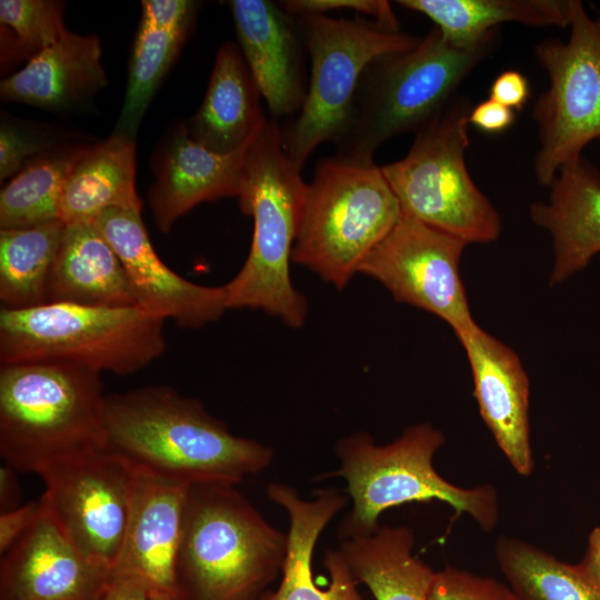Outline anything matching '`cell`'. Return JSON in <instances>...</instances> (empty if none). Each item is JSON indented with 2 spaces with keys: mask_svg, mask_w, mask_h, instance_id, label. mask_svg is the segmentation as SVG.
Instances as JSON below:
<instances>
[{
  "mask_svg": "<svg viewBox=\"0 0 600 600\" xmlns=\"http://www.w3.org/2000/svg\"><path fill=\"white\" fill-rule=\"evenodd\" d=\"M251 142L222 154L191 139L184 123L174 127L158 151L156 180L149 191L157 228L167 233L196 206L226 197L238 198Z\"/></svg>",
  "mask_w": 600,
  "mask_h": 600,
  "instance_id": "obj_20",
  "label": "cell"
},
{
  "mask_svg": "<svg viewBox=\"0 0 600 600\" xmlns=\"http://www.w3.org/2000/svg\"><path fill=\"white\" fill-rule=\"evenodd\" d=\"M498 36L499 28L472 47L457 48L433 27L413 48L373 60L360 78L336 154L373 161L374 151L387 140L416 133L493 51Z\"/></svg>",
  "mask_w": 600,
  "mask_h": 600,
  "instance_id": "obj_6",
  "label": "cell"
},
{
  "mask_svg": "<svg viewBox=\"0 0 600 600\" xmlns=\"http://www.w3.org/2000/svg\"><path fill=\"white\" fill-rule=\"evenodd\" d=\"M496 560L519 600H600V583L580 562L560 561L514 537L496 540Z\"/></svg>",
  "mask_w": 600,
  "mask_h": 600,
  "instance_id": "obj_28",
  "label": "cell"
},
{
  "mask_svg": "<svg viewBox=\"0 0 600 600\" xmlns=\"http://www.w3.org/2000/svg\"><path fill=\"white\" fill-rule=\"evenodd\" d=\"M64 222L0 229L1 308L20 310L47 303V284Z\"/></svg>",
  "mask_w": 600,
  "mask_h": 600,
  "instance_id": "obj_29",
  "label": "cell"
},
{
  "mask_svg": "<svg viewBox=\"0 0 600 600\" xmlns=\"http://www.w3.org/2000/svg\"><path fill=\"white\" fill-rule=\"evenodd\" d=\"M186 36L140 23L129 66L128 86L113 133L136 140L139 124Z\"/></svg>",
  "mask_w": 600,
  "mask_h": 600,
  "instance_id": "obj_31",
  "label": "cell"
},
{
  "mask_svg": "<svg viewBox=\"0 0 600 600\" xmlns=\"http://www.w3.org/2000/svg\"><path fill=\"white\" fill-rule=\"evenodd\" d=\"M549 187L548 201L533 202L530 218L552 238L553 286L600 253V170L582 156L563 166Z\"/></svg>",
  "mask_w": 600,
  "mask_h": 600,
  "instance_id": "obj_21",
  "label": "cell"
},
{
  "mask_svg": "<svg viewBox=\"0 0 600 600\" xmlns=\"http://www.w3.org/2000/svg\"><path fill=\"white\" fill-rule=\"evenodd\" d=\"M94 221L124 267L137 307L188 329L214 322L228 310L223 286L189 281L160 259L140 210L109 209Z\"/></svg>",
  "mask_w": 600,
  "mask_h": 600,
  "instance_id": "obj_14",
  "label": "cell"
},
{
  "mask_svg": "<svg viewBox=\"0 0 600 600\" xmlns=\"http://www.w3.org/2000/svg\"><path fill=\"white\" fill-rule=\"evenodd\" d=\"M580 0H400L428 17L449 43L469 48L501 23L570 27Z\"/></svg>",
  "mask_w": 600,
  "mask_h": 600,
  "instance_id": "obj_27",
  "label": "cell"
},
{
  "mask_svg": "<svg viewBox=\"0 0 600 600\" xmlns=\"http://www.w3.org/2000/svg\"><path fill=\"white\" fill-rule=\"evenodd\" d=\"M468 243L401 214L368 253L358 273L381 283L401 303L430 312L458 330L474 322L460 276Z\"/></svg>",
  "mask_w": 600,
  "mask_h": 600,
  "instance_id": "obj_13",
  "label": "cell"
},
{
  "mask_svg": "<svg viewBox=\"0 0 600 600\" xmlns=\"http://www.w3.org/2000/svg\"><path fill=\"white\" fill-rule=\"evenodd\" d=\"M444 442L443 432L426 422L409 426L386 444H377L364 431L339 439L334 444L339 468L322 476L343 478L352 500L340 522L339 539L373 533L387 509L431 500L448 503L457 514L466 513L483 531H491L499 519L497 489L491 484L462 488L441 477L433 457Z\"/></svg>",
  "mask_w": 600,
  "mask_h": 600,
  "instance_id": "obj_5",
  "label": "cell"
},
{
  "mask_svg": "<svg viewBox=\"0 0 600 600\" xmlns=\"http://www.w3.org/2000/svg\"><path fill=\"white\" fill-rule=\"evenodd\" d=\"M260 96L239 46L224 42L217 52L201 106L184 123L189 136L218 153L242 149L267 122Z\"/></svg>",
  "mask_w": 600,
  "mask_h": 600,
  "instance_id": "obj_23",
  "label": "cell"
},
{
  "mask_svg": "<svg viewBox=\"0 0 600 600\" xmlns=\"http://www.w3.org/2000/svg\"><path fill=\"white\" fill-rule=\"evenodd\" d=\"M529 98V80L518 70L509 69L500 72L493 79L489 88V99H492L513 111L522 110Z\"/></svg>",
  "mask_w": 600,
  "mask_h": 600,
  "instance_id": "obj_37",
  "label": "cell"
},
{
  "mask_svg": "<svg viewBox=\"0 0 600 600\" xmlns=\"http://www.w3.org/2000/svg\"><path fill=\"white\" fill-rule=\"evenodd\" d=\"M473 378L480 414L512 468L530 476L534 468L529 422V378L507 344L474 322L454 332Z\"/></svg>",
  "mask_w": 600,
  "mask_h": 600,
  "instance_id": "obj_16",
  "label": "cell"
},
{
  "mask_svg": "<svg viewBox=\"0 0 600 600\" xmlns=\"http://www.w3.org/2000/svg\"><path fill=\"white\" fill-rule=\"evenodd\" d=\"M473 104L456 94L414 134L408 153L381 166L401 213L469 243L494 241L501 218L466 163Z\"/></svg>",
  "mask_w": 600,
  "mask_h": 600,
  "instance_id": "obj_9",
  "label": "cell"
},
{
  "mask_svg": "<svg viewBox=\"0 0 600 600\" xmlns=\"http://www.w3.org/2000/svg\"><path fill=\"white\" fill-rule=\"evenodd\" d=\"M40 501H30L12 510L0 512V553L3 554L34 522Z\"/></svg>",
  "mask_w": 600,
  "mask_h": 600,
  "instance_id": "obj_38",
  "label": "cell"
},
{
  "mask_svg": "<svg viewBox=\"0 0 600 600\" xmlns=\"http://www.w3.org/2000/svg\"><path fill=\"white\" fill-rule=\"evenodd\" d=\"M150 600H181L176 594H169V593H151Z\"/></svg>",
  "mask_w": 600,
  "mask_h": 600,
  "instance_id": "obj_43",
  "label": "cell"
},
{
  "mask_svg": "<svg viewBox=\"0 0 600 600\" xmlns=\"http://www.w3.org/2000/svg\"><path fill=\"white\" fill-rule=\"evenodd\" d=\"M164 320L139 307L49 302L0 310V363L64 362L118 376L140 371L167 348Z\"/></svg>",
  "mask_w": 600,
  "mask_h": 600,
  "instance_id": "obj_7",
  "label": "cell"
},
{
  "mask_svg": "<svg viewBox=\"0 0 600 600\" xmlns=\"http://www.w3.org/2000/svg\"><path fill=\"white\" fill-rule=\"evenodd\" d=\"M17 473L12 467L6 463L0 468V512L21 506V489Z\"/></svg>",
  "mask_w": 600,
  "mask_h": 600,
  "instance_id": "obj_41",
  "label": "cell"
},
{
  "mask_svg": "<svg viewBox=\"0 0 600 600\" xmlns=\"http://www.w3.org/2000/svg\"><path fill=\"white\" fill-rule=\"evenodd\" d=\"M49 131L2 119L0 126V179L14 177L33 158L59 144Z\"/></svg>",
  "mask_w": 600,
  "mask_h": 600,
  "instance_id": "obj_33",
  "label": "cell"
},
{
  "mask_svg": "<svg viewBox=\"0 0 600 600\" xmlns=\"http://www.w3.org/2000/svg\"><path fill=\"white\" fill-rule=\"evenodd\" d=\"M241 53L276 118L299 112L308 86L302 36L296 19L268 0L229 2Z\"/></svg>",
  "mask_w": 600,
  "mask_h": 600,
  "instance_id": "obj_18",
  "label": "cell"
},
{
  "mask_svg": "<svg viewBox=\"0 0 600 600\" xmlns=\"http://www.w3.org/2000/svg\"><path fill=\"white\" fill-rule=\"evenodd\" d=\"M580 564L600 583V524L590 532Z\"/></svg>",
  "mask_w": 600,
  "mask_h": 600,
  "instance_id": "obj_42",
  "label": "cell"
},
{
  "mask_svg": "<svg viewBox=\"0 0 600 600\" xmlns=\"http://www.w3.org/2000/svg\"><path fill=\"white\" fill-rule=\"evenodd\" d=\"M63 10L64 3L54 0H1L0 22L10 28L19 44L34 56L68 31Z\"/></svg>",
  "mask_w": 600,
  "mask_h": 600,
  "instance_id": "obj_32",
  "label": "cell"
},
{
  "mask_svg": "<svg viewBox=\"0 0 600 600\" xmlns=\"http://www.w3.org/2000/svg\"><path fill=\"white\" fill-rule=\"evenodd\" d=\"M288 532L236 489L190 486L177 562L181 600H259L281 574Z\"/></svg>",
  "mask_w": 600,
  "mask_h": 600,
  "instance_id": "obj_4",
  "label": "cell"
},
{
  "mask_svg": "<svg viewBox=\"0 0 600 600\" xmlns=\"http://www.w3.org/2000/svg\"><path fill=\"white\" fill-rule=\"evenodd\" d=\"M114 208L141 211L142 201L136 189V140L112 133L74 162L62 190L60 220L94 221Z\"/></svg>",
  "mask_w": 600,
  "mask_h": 600,
  "instance_id": "obj_25",
  "label": "cell"
},
{
  "mask_svg": "<svg viewBox=\"0 0 600 600\" xmlns=\"http://www.w3.org/2000/svg\"><path fill=\"white\" fill-rule=\"evenodd\" d=\"M413 547L410 528L380 526L371 534L341 539L338 550L376 600H429L436 571L413 556Z\"/></svg>",
  "mask_w": 600,
  "mask_h": 600,
  "instance_id": "obj_26",
  "label": "cell"
},
{
  "mask_svg": "<svg viewBox=\"0 0 600 600\" xmlns=\"http://www.w3.org/2000/svg\"><path fill=\"white\" fill-rule=\"evenodd\" d=\"M533 52L549 80L532 109L539 141L533 172L549 187L600 139V26L579 1L568 40L547 38Z\"/></svg>",
  "mask_w": 600,
  "mask_h": 600,
  "instance_id": "obj_11",
  "label": "cell"
},
{
  "mask_svg": "<svg viewBox=\"0 0 600 600\" xmlns=\"http://www.w3.org/2000/svg\"><path fill=\"white\" fill-rule=\"evenodd\" d=\"M148 584L137 574L113 569L97 600H150Z\"/></svg>",
  "mask_w": 600,
  "mask_h": 600,
  "instance_id": "obj_39",
  "label": "cell"
},
{
  "mask_svg": "<svg viewBox=\"0 0 600 600\" xmlns=\"http://www.w3.org/2000/svg\"><path fill=\"white\" fill-rule=\"evenodd\" d=\"M429 600H519L510 587L490 577L446 567L436 571Z\"/></svg>",
  "mask_w": 600,
  "mask_h": 600,
  "instance_id": "obj_34",
  "label": "cell"
},
{
  "mask_svg": "<svg viewBox=\"0 0 600 600\" xmlns=\"http://www.w3.org/2000/svg\"><path fill=\"white\" fill-rule=\"evenodd\" d=\"M300 172L283 149L280 127L267 120L249 146L238 196L241 211L253 219L250 250L223 284L228 310H260L293 329L308 316L307 299L290 276L307 192Z\"/></svg>",
  "mask_w": 600,
  "mask_h": 600,
  "instance_id": "obj_2",
  "label": "cell"
},
{
  "mask_svg": "<svg viewBox=\"0 0 600 600\" xmlns=\"http://www.w3.org/2000/svg\"><path fill=\"white\" fill-rule=\"evenodd\" d=\"M101 54L97 36L68 30L57 42L32 56L22 69L2 80L1 98L51 111L73 108L107 84Z\"/></svg>",
  "mask_w": 600,
  "mask_h": 600,
  "instance_id": "obj_22",
  "label": "cell"
},
{
  "mask_svg": "<svg viewBox=\"0 0 600 600\" xmlns=\"http://www.w3.org/2000/svg\"><path fill=\"white\" fill-rule=\"evenodd\" d=\"M100 373L64 362L0 368V456L17 472L107 448Z\"/></svg>",
  "mask_w": 600,
  "mask_h": 600,
  "instance_id": "obj_3",
  "label": "cell"
},
{
  "mask_svg": "<svg viewBox=\"0 0 600 600\" xmlns=\"http://www.w3.org/2000/svg\"><path fill=\"white\" fill-rule=\"evenodd\" d=\"M292 16L306 13L327 14L329 11L349 9L372 17L384 27L400 31V22L390 2L386 0H287L280 2Z\"/></svg>",
  "mask_w": 600,
  "mask_h": 600,
  "instance_id": "obj_35",
  "label": "cell"
},
{
  "mask_svg": "<svg viewBox=\"0 0 600 600\" xmlns=\"http://www.w3.org/2000/svg\"><path fill=\"white\" fill-rule=\"evenodd\" d=\"M104 417L107 449L138 470L191 484L237 486L264 471L274 456L169 386L107 394Z\"/></svg>",
  "mask_w": 600,
  "mask_h": 600,
  "instance_id": "obj_1",
  "label": "cell"
},
{
  "mask_svg": "<svg viewBox=\"0 0 600 600\" xmlns=\"http://www.w3.org/2000/svg\"><path fill=\"white\" fill-rule=\"evenodd\" d=\"M138 471L126 533L113 569L139 576L151 593L179 597L177 562L191 483Z\"/></svg>",
  "mask_w": 600,
  "mask_h": 600,
  "instance_id": "obj_19",
  "label": "cell"
},
{
  "mask_svg": "<svg viewBox=\"0 0 600 600\" xmlns=\"http://www.w3.org/2000/svg\"><path fill=\"white\" fill-rule=\"evenodd\" d=\"M310 57L304 103L281 140L288 158L301 169L322 142L344 133L364 69L377 58L413 48L421 38L391 30L373 19L328 14L293 16Z\"/></svg>",
  "mask_w": 600,
  "mask_h": 600,
  "instance_id": "obj_10",
  "label": "cell"
},
{
  "mask_svg": "<svg viewBox=\"0 0 600 600\" xmlns=\"http://www.w3.org/2000/svg\"><path fill=\"white\" fill-rule=\"evenodd\" d=\"M268 498L284 509L288 520V551L281 582L267 590L259 600H363L359 582L351 573L340 551L328 550L324 567L330 583L321 588L312 574V557L318 539L329 522L348 503V498L334 489H321L306 500L284 483L271 482Z\"/></svg>",
  "mask_w": 600,
  "mask_h": 600,
  "instance_id": "obj_17",
  "label": "cell"
},
{
  "mask_svg": "<svg viewBox=\"0 0 600 600\" xmlns=\"http://www.w3.org/2000/svg\"><path fill=\"white\" fill-rule=\"evenodd\" d=\"M514 111L492 99H486L473 106L470 112V124L486 133H500L512 126Z\"/></svg>",
  "mask_w": 600,
  "mask_h": 600,
  "instance_id": "obj_40",
  "label": "cell"
},
{
  "mask_svg": "<svg viewBox=\"0 0 600 600\" xmlns=\"http://www.w3.org/2000/svg\"><path fill=\"white\" fill-rule=\"evenodd\" d=\"M596 20H597V22H598L599 26H600V13L598 14V18H597Z\"/></svg>",
  "mask_w": 600,
  "mask_h": 600,
  "instance_id": "obj_44",
  "label": "cell"
},
{
  "mask_svg": "<svg viewBox=\"0 0 600 600\" xmlns=\"http://www.w3.org/2000/svg\"><path fill=\"white\" fill-rule=\"evenodd\" d=\"M401 214L381 167L338 154L323 159L307 183L292 262L342 290Z\"/></svg>",
  "mask_w": 600,
  "mask_h": 600,
  "instance_id": "obj_8",
  "label": "cell"
},
{
  "mask_svg": "<svg viewBox=\"0 0 600 600\" xmlns=\"http://www.w3.org/2000/svg\"><path fill=\"white\" fill-rule=\"evenodd\" d=\"M40 506L32 526L1 554L0 600H97L112 570L83 554Z\"/></svg>",
  "mask_w": 600,
  "mask_h": 600,
  "instance_id": "obj_15",
  "label": "cell"
},
{
  "mask_svg": "<svg viewBox=\"0 0 600 600\" xmlns=\"http://www.w3.org/2000/svg\"><path fill=\"white\" fill-rule=\"evenodd\" d=\"M138 469L109 449L43 468L40 497L68 539L89 559L112 570L131 509Z\"/></svg>",
  "mask_w": 600,
  "mask_h": 600,
  "instance_id": "obj_12",
  "label": "cell"
},
{
  "mask_svg": "<svg viewBox=\"0 0 600 600\" xmlns=\"http://www.w3.org/2000/svg\"><path fill=\"white\" fill-rule=\"evenodd\" d=\"M141 23L167 32L186 36L196 3L188 0H144Z\"/></svg>",
  "mask_w": 600,
  "mask_h": 600,
  "instance_id": "obj_36",
  "label": "cell"
},
{
  "mask_svg": "<svg viewBox=\"0 0 600 600\" xmlns=\"http://www.w3.org/2000/svg\"><path fill=\"white\" fill-rule=\"evenodd\" d=\"M87 146H59L30 160L0 192V229L60 219L67 177Z\"/></svg>",
  "mask_w": 600,
  "mask_h": 600,
  "instance_id": "obj_30",
  "label": "cell"
},
{
  "mask_svg": "<svg viewBox=\"0 0 600 600\" xmlns=\"http://www.w3.org/2000/svg\"><path fill=\"white\" fill-rule=\"evenodd\" d=\"M136 307L124 267L96 221L66 224L47 284V303Z\"/></svg>",
  "mask_w": 600,
  "mask_h": 600,
  "instance_id": "obj_24",
  "label": "cell"
}]
</instances>
